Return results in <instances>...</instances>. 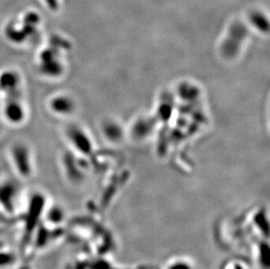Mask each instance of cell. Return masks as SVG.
<instances>
[{"instance_id": "cell-4", "label": "cell", "mask_w": 270, "mask_h": 269, "mask_svg": "<svg viewBox=\"0 0 270 269\" xmlns=\"http://www.w3.org/2000/svg\"><path fill=\"white\" fill-rule=\"evenodd\" d=\"M10 159L14 171L21 179H29L33 175L34 161L31 149L27 144L16 143L10 149Z\"/></svg>"}, {"instance_id": "cell-6", "label": "cell", "mask_w": 270, "mask_h": 269, "mask_svg": "<svg viewBox=\"0 0 270 269\" xmlns=\"http://www.w3.org/2000/svg\"><path fill=\"white\" fill-rule=\"evenodd\" d=\"M22 77L14 69H5L0 72V92L9 96H19Z\"/></svg>"}, {"instance_id": "cell-8", "label": "cell", "mask_w": 270, "mask_h": 269, "mask_svg": "<svg viewBox=\"0 0 270 269\" xmlns=\"http://www.w3.org/2000/svg\"><path fill=\"white\" fill-rule=\"evenodd\" d=\"M0 131H1V128H0Z\"/></svg>"}, {"instance_id": "cell-1", "label": "cell", "mask_w": 270, "mask_h": 269, "mask_svg": "<svg viewBox=\"0 0 270 269\" xmlns=\"http://www.w3.org/2000/svg\"><path fill=\"white\" fill-rule=\"evenodd\" d=\"M18 182L5 177L0 178V214L5 217L19 215V203L22 197Z\"/></svg>"}, {"instance_id": "cell-2", "label": "cell", "mask_w": 270, "mask_h": 269, "mask_svg": "<svg viewBox=\"0 0 270 269\" xmlns=\"http://www.w3.org/2000/svg\"><path fill=\"white\" fill-rule=\"evenodd\" d=\"M40 18L33 13L26 14L21 20L12 21L5 28V36L13 44L22 45L33 36Z\"/></svg>"}, {"instance_id": "cell-7", "label": "cell", "mask_w": 270, "mask_h": 269, "mask_svg": "<svg viewBox=\"0 0 270 269\" xmlns=\"http://www.w3.org/2000/svg\"><path fill=\"white\" fill-rule=\"evenodd\" d=\"M47 105L52 114L59 117L69 116L75 109V103L73 99L65 94H53L48 100Z\"/></svg>"}, {"instance_id": "cell-3", "label": "cell", "mask_w": 270, "mask_h": 269, "mask_svg": "<svg viewBox=\"0 0 270 269\" xmlns=\"http://www.w3.org/2000/svg\"><path fill=\"white\" fill-rule=\"evenodd\" d=\"M38 71L48 79L61 76L64 71L60 52L54 45L45 46L41 50L37 59Z\"/></svg>"}, {"instance_id": "cell-5", "label": "cell", "mask_w": 270, "mask_h": 269, "mask_svg": "<svg viewBox=\"0 0 270 269\" xmlns=\"http://www.w3.org/2000/svg\"><path fill=\"white\" fill-rule=\"evenodd\" d=\"M2 114L10 124L20 125L27 119V107L19 96H9L5 98Z\"/></svg>"}]
</instances>
